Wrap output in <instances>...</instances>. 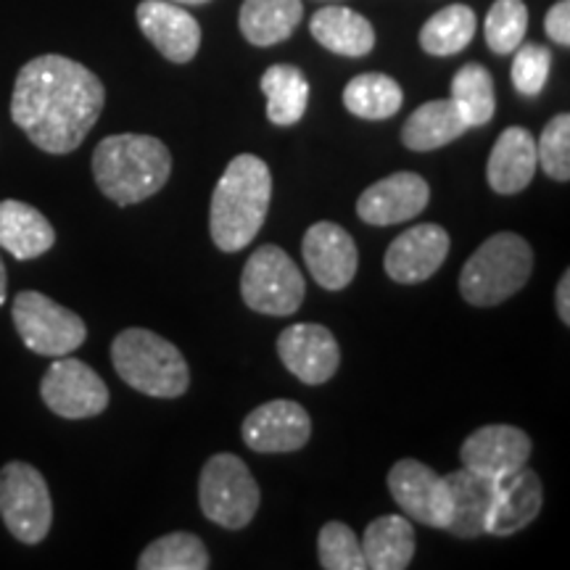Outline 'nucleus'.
I'll use <instances>...</instances> for the list:
<instances>
[{
    "instance_id": "f257e3e1",
    "label": "nucleus",
    "mask_w": 570,
    "mask_h": 570,
    "mask_svg": "<svg viewBox=\"0 0 570 570\" xmlns=\"http://www.w3.org/2000/svg\"><path fill=\"white\" fill-rule=\"evenodd\" d=\"M106 104L104 82L67 56H38L19 69L11 119L40 151H77L96 127Z\"/></svg>"
},
{
    "instance_id": "f03ea898",
    "label": "nucleus",
    "mask_w": 570,
    "mask_h": 570,
    "mask_svg": "<svg viewBox=\"0 0 570 570\" xmlns=\"http://www.w3.org/2000/svg\"><path fill=\"white\" fill-rule=\"evenodd\" d=\"M273 198V175L265 159L238 154L214 185L209 233L219 252H240L265 225Z\"/></svg>"
},
{
    "instance_id": "7ed1b4c3",
    "label": "nucleus",
    "mask_w": 570,
    "mask_h": 570,
    "mask_svg": "<svg viewBox=\"0 0 570 570\" xmlns=\"http://www.w3.org/2000/svg\"><path fill=\"white\" fill-rule=\"evenodd\" d=\"M173 175V154L154 135H109L92 151L98 190L119 206L140 204L159 194Z\"/></svg>"
},
{
    "instance_id": "20e7f679",
    "label": "nucleus",
    "mask_w": 570,
    "mask_h": 570,
    "mask_svg": "<svg viewBox=\"0 0 570 570\" xmlns=\"http://www.w3.org/2000/svg\"><path fill=\"white\" fill-rule=\"evenodd\" d=\"M111 365L127 386L146 396L177 399L190 386L180 348L146 327H127L114 338Z\"/></svg>"
},
{
    "instance_id": "39448f33",
    "label": "nucleus",
    "mask_w": 570,
    "mask_h": 570,
    "mask_svg": "<svg viewBox=\"0 0 570 570\" xmlns=\"http://www.w3.org/2000/svg\"><path fill=\"white\" fill-rule=\"evenodd\" d=\"M533 273V252L518 233H497L475 248L460 273V294L473 306H497L515 296Z\"/></svg>"
},
{
    "instance_id": "423d86ee",
    "label": "nucleus",
    "mask_w": 570,
    "mask_h": 570,
    "mask_svg": "<svg viewBox=\"0 0 570 570\" xmlns=\"http://www.w3.org/2000/svg\"><path fill=\"white\" fill-rule=\"evenodd\" d=\"M259 483L240 458L219 452L209 458L198 479V504L212 523L227 531H240L259 510Z\"/></svg>"
},
{
    "instance_id": "0eeeda50",
    "label": "nucleus",
    "mask_w": 570,
    "mask_h": 570,
    "mask_svg": "<svg viewBox=\"0 0 570 570\" xmlns=\"http://www.w3.org/2000/svg\"><path fill=\"white\" fill-rule=\"evenodd\" d=\"M11 317L21 344L40 356H67L88 338L85 320L40 291L17 294Z\"/></svg>"
},
{
    "instance_id": "6e6552de",
    "label": "nucleus",
    "mask_w": 570,
    "mask_h": 570,
    "mask_svg": "<svg viewBox=\"0 0 570 570\" xmlns=\"http://www.w3.org/2000/svg\"><path fill=\"white\" fill-rule=\"evenodd\" d=\"M306 294L302 269L283 248L259 246L248 256L240 275V296L246 306L269 317H288Z\"/></svg>"
},
{
    "instance_id": "1a4fd4ad",
    "label": "nucleus",
    "mask_w": 570,
    "mask_h": 570,
    "mask_svg": "<svg viewBox=\"0 0 570 570\" xmlns=\"http://www.w3.org/2000/svg\"><path fill=\"white\" fill-rule=\"evenodd\" d=\"M0 518L21 544H40L53 525V502L48 483L30 462L0 468Z\"/></svg>"
},
{
    "instance_id": "9d476101",
    "label": "nucleus",
    "mask_w": 570,
    "mask_h": 570,
    "mask_svg": "<svg viewBox=\"0 0 570 570\" xmlns=\"http://www.w3.org/2000/svg\"><path fill=\"white\" fill-rule=\"evenodd\" d=\"M40 396L53 415L67 420L96 417L109 407V386L90 365L75 356H56L40 381Z\"/></svg>"
},
{
    "instance_id": "9b49d317",
    "label": "nucleus",
    "mask_w": 570,
    "mask_h": 570,
    "mask_svg": "<svg viewBox=\"0 0 570 570\" xmlns=\"http://www.w3.org/2000/svg\"><path fill=\"white\" fill-rule=\"evenodd\" d=\"M389 491L402 512L431 529H444L452 520V494L446 479L420 460H399L389 470Z\"/></svg>"
},
{
    "instance_id": "f8f14e48",
    "label": "nucleus",
    "mask_w": 570,
    "mask_h": 570,
    "mask_svg": "<svg viewBox=\"0 0 570 570\" xmlns=\"http://www.w3.org/2000/svg\"><path fill=\"white\" fill-rule=\"evenodd\" d=\"M277 356L298 381L306 386H323L336 375L341 365L338 341L317 323H298L285 327L277 336Z\"/></svg>"
},
{
    "instance_id": "ddd939ff",
    "label": "nucleus",
    "mask_w": 570,
    "mask_h": 570,
    "mask_svg": "<svg viewBox=\"0 0 570 570\" xmlns=\"http://www.w3.org/2000/svg\"><path fill=\"white\" fill-rule=\"evenodd\" d=\"M246 446L259 454H288L306 446L312 436V420L298 402L273 399L259 404L240 425Z\"/></svg>"
},
{
    "instance_id": "4468645a",
    "label": "nucleus",
    "mask_w": 570,
    "mask_h": 570,
    "mask_svg": "<svg viewBox=\"0 0 570 570\" xmlns=\"http://www.w3.org/2000/svg\"><path fill=\"white\" fill-rule=\"evenodd\" d=\"M531 449L529 433L515 425H483L465 439L460 460L462 468L502 481L529 462Z\"/></svg>"
},
{
    "instance_id": "2eb2a0df",
    "label": "nucleus",
    "mask_w": 570,
    "mask_h": 570,
    "mask_svg": "<svg viewBox=\"0 0 570 570\" xmlns=\"http://www.w3.org/2000/svg\"><path fill=\"white\" fill-rule=\"evenodd\" d=\"M449 246H452V240L441 225H415L391 240L383 269L394 283H423L444 265Z\"/></svg>"
},
{
    "instance_id": "dca6fc26",
    "label": "nucleus",
    "mask_w": 570,
    "mask_h": 570,
    "mask_svg": "<svg viewBox=\"0 0 570 570\" xmlns=\"http://www.w3.org/2000/svg\"><path fill=\"white\" fill-rule=\"evenodd\" d=\"M431 202V185L415 173H396L370 185L356 198V214L367 225H399L417 217Z\"/></svg>"
},
{
    "instance_id": "f3484780",
    "label": "nucleus",
    "mask_w": 570,
    "mask_h": 570,
    "mask_svg": "<svg viewBox=\"0 0 570 570\" xmlns=\"http://www.w3.org/2000/svg\"><path fill=\"white\" fill-rule=\"evenodd\" d=\"M304 262L317 285L325 291H341L354 281L360 254L354 238L336 223H315L304 233Z\"/></svg>"
},
{
    "instance_id": "a211bd4d",
    "label": "nucleus",
    "mask_w": 570,
    "mask_h": 570,
    "mask_svg": "<svg viewBox=\"0 0 570 570\" xmlns=\"http://www.w3.org/2000/svg\"><path fill=\"white\" fill-rule=\"evenodd\" d=\"M135 19H138L142 35L154 42V48L164 59L188 63L198 53L202 27L180 6L167 3V0H142L135 11Z\"/></svg>"
},
{
    "instance_id": "6ab92c4d",
    "label": "nucleus",
    "mask_w": 570,
    "mask_h": 570,
    "mask_svg": "<svg viewBox=\"0 0 570 570\" xmlns=\"http://www.w3.org/2000/svg\"><path fill=\"white\" fill-rule=\"evenodd\" d=\"M544 504V489L531 468H518L508 479L497 481V499L491 508L487 533L491 537H512L523 531Z\"/></svg>"
},
{
    "instance_id": "aec40b11",
    "label": "nucleus",
    "mask_w": 570,
    "mask_h": 570,
    "mask_svg": "<svg viewBox=\"0 0 570 570\" xmlns=\"http://www.w3.org/2000/svg\"><path fill=\"white\" fill-rule=\"evenodd\" d=\"M537 138L525 127H508L491 148L487 177L499 196H515L525 190L537 175Z\"/></svg>"
},
{
    "instance_id": "412c9836",
    "label": "nucleus",
    "mask_w": 570,
    "mask_h": 570,
    "mask_svg": "<svg viewBox=\"0 0 570 570\" xmlns=\"http://www.w3.org/2000/svg\"><path fill=\"white\" fill-rule=\"evenodd\" d=\"M444 479L449 494H452V520H449L446 531L458 539L483 537L497 499V481L468 468L454 470Z\"/></svg>"
},
{
    "instance_id": "4be33fe9",
    "label": "nucleus",
    "mask_w": 570,
    "mask_h": 570,
    "mask_svg": "<svg viewBox=\"0 0 570 570\" xmlns=\"http://www.w3.org/2000/svg\"><path fill=\"white\" fill-rule=\"evenodd\" d=\"M53 244L56 230L40 209L17 198L0 202V248H6L13 259H38L51 252Z\"/></svg>"
},
{
    "instance_id": "5701e85b",
    "label": "nucleus",
    "mask_w": 570,
    "mask_h": 570,
    "mask_svg": "<svg viewBox=\"0 0 570 570\" xmlns=\"http://www.w3.org/2000/svg\"><path fill=\"white\" fill-rule=\"evenodd\" d=\"M312 38L327 51L360 59L375 48V30L373 24L352 9L344 6H325L309 21Z\"/></svg>"
},
{
    "instance_id": "b1692460",
    "label": "nucleus",
    "mask_w": 570,
    "mask_h": 570,
    "mask_svg": "<svg viewBox=\"0 0 570 570\" xmlns=\"http://www.w3.org/2000/svg\"><path fill=\"white\" fill-rule=\"evenodd\" d=\"M360 541L367 568L373 570H404L415 558V529L404 515L375 518Z\"/></svg>"
},
{
    "instance_id": "393cba45",
    "label": "nucleus",
    "mask_w": 570,
    "mask_h": 570,
    "mask_svg": "<svg viewBox=\"0 0 570 570\" xmlns=\"http://www.w3.org/2000/svg\"><path fill=\"white\" fill-rule=\"evenodd\" d=\"M468 130L470 127L460 117L452 98H446V101H428L412 111V117L404 122L402 142L410 151L425 154L449 146V142L462 138Z\"/></svg>"
},
{
    "instance_id": "a878e982",
    "label": "nucleus",
    "mask_w": 570,
    "mask_h": 570,
    "mask_svg": "<svg viewBox=\"0 0 570 570\" xmlns=\"http://www.w3.org/2000/svg\"><path fill=\"white\" fill-rule=\"evenodd\" d=\"M302 17V0H244L238 24L252 46L269 48L288 40Z\"/></svg>"
},
{
    "instance_id": "bb28decb",
    "label": "nucleus",
    "mask_w": 570,
    "mask_h": 570,
    "mask_svg": "<svg viewBox=\"0 0 570 570\" xmlns=\"http://www.w3.org/2000/svg\"><path fill=\"white\" fill-rule=\"evenodd\" d=\"M262 92L267 96V117L277 127L296 125L309 106V82L302 69L275 63L262 75Z\"/></svg>"
},
{
    "instance_id": "cd10ccee",
    "label": "nucleus",
    "mask_w": 570,
    "mask_h": 570,
    "mask_svg": "<svg viewBox=\"0 0 570 570\" xmlns=\"http://www.w3.org/2000/svg\"><path fill=\"white\" fill-rule=\"evenodd\" d=\"M402 104L404 92L399 82L391 80L389 75H377V71L356 75L344 88V106L360 119H373V122L389 119L402 109Z\"/></svg>"
},
{
    "instance_id": "c85d7f7f",
    "label": "nucleus",
    "mask_w": 570,
    "mask_h": 570,
    "mask_svg": "<svg viewBox=\"0 0 570 570\" xmlns=\"http://www.w3.org/2000/svg\"><path fill=\"white\" fill-rule=\"evenodd\" d=\"M475 38V11L465 3H454L433 13L420 30V48L431 56H454L465 51Z\"/></svg>"
},
{
    "instance_id": "c756f323",
    "label": "nucleus",
    "mask_w": 570,
    "mask_h": 570,
    "mask_svg": "<svg viewBox=\"0 0 570 570\" xmlns=\"http://www.w3.org/2000/svg\"><path fill=\"white\" fill-rule=\"evenodd\" d=\"M452 104L458 106L468 127L489 125L497 111L491 71L481 63H465L452 80Z\"/></svg>"
},
{
    "instance_id": "7c9ffc66",
    "label": "nucleus",
    "mask_w": 570,
    "mask_h": 570,
    "mask_svg": "<svg viewBox=\"0 0 570 570\" xmlns=\"http://www.w3.org/2000/svg\"><path fill=\"white\" fill-rule=\"evenodd\" d=\"M140 570H206L209 550L196 533L175 531L164 533L142 550L138 558Z\"/></svg>"
},
{
    "instance_id": "2f4dec72",
    "label": "nucleus",
    "mask_w": 570,
    "mask_h": 570,
    "mask_svg": "<svg viewBox=\"0 0 570 570\" xmlns=\"http://www.w3.org/2000/svg\"><path fill=\"white\" fill-rule=\"evenodd\" d=\"M525 30H529V9H525L523 0H497L489 9L487 32L489 48L497 56H508L523 42Z\"/></svg>"
},
{
    "instance_id": "473e14b6",
    "label": "nucleus",
    "mask_w": 570,
    "mask_h": 570,
    "mask_svg": "<svg viewBox=\"0 0 570 570\" xmlns=\"http://www.w3.org/2000/svg\"><path fill=\"white\" fill-rule=\"evenodd\" d=\"M320 566L325 570H365V552L356 533L341 520H331L320 529L317 539Z\"/></svg>"
},
{
    "instance_id": "72a5a7b5",
    "label": "nucleus",
    "mask_w": 570,
    "mask_h": 570,
    "mask_svg": "<svg viewBox=\"0 0 570 570\" xmlns=\"http://www.w3.org/2000/svg\"><path fill=\"white\" fill-rule=\"evenodd\" d=\"M537 161L558 183L570 180V117L558 114L547 122L537 142Z\"/></svg>"
},
{
    "instance_id": "f704fd0d",
    "label": "nucleus",
    "mask_w": 570,
    "mask_h": 570,
    "mask_svg": "<svg viewBox=\"0 0 570 570\" xmlns=\"http://www.w3.org/2000/svg\"><path fill=\"white\" fill-rule=\"evenodd\" d=\"M512 53H515V61H512V85H515V90L529 98L539 96L544 90L547 77H550L552 51L539 46V42H529V46L520 42Z\"/></svg>"
},
{
    "instance_id": "c9c22d12",
    "label": "nucleus",
    "mask_w": 570,
    "mask_h": 570,
    "mask_svg": "<svg viewBox=\"0 0 570 570\" xmlns=\"http://www.w3.org/2000/svg\"><path fill=\"white\" fill-rule=\"evenodd\" d=\"M544 30L552 42H558L562 48L570 46V0H560L547 11Z\"/></svg>"
},
{
    "instance_id": "e433bc0d",
    "label": "nucleus",
    "mask_w": 570,
    "mask_h": 570,
    "mask_svg": "<svg viewBox=\"0 0 570 570\" xmlns=\"http://www.w3.org/2000/svg\"><path fill=\"white\" fill-rule=\"evenodd\" d=\"M554 298H558V315L562 323H570V273L566 269L560 277L558 283V294H554Z\"/></svg>"
},
{
    "instance_id": "4c0bfd02",
    "label": "nucleus",
    "mask_w": 570,
    "mask_h": 570,
    "mask_svg": "<svg viewBox=\"0 0 570 570\" xmlns=\"http://www.w3.org/2000/svg\"><path fill=\"white\" fill-rule=\"evenodd\" d=\"M6 294H9V275H6V265L0 259V306L6 304Z\"/></svg>"
},
{
    "instance_id": "58836bf2",
    "label": "nucleus",
    "mask_w": 570,
    "mask_h": 570,
    "mask_svg": "<svg viewBox=\"0 0 570 570\" xmlns=\"http://www.w3.org/2000/svg\"><path fill=\"white\" fill-rule=\"evenodd\" d=\"M173 3H185V6H202V3H209V0H173Z\"/></svg>"
}]
</instances>
